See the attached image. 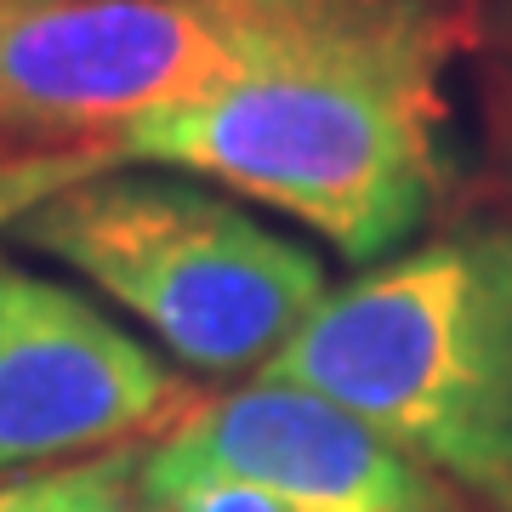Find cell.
Instances as JSON below:
<instances>
[{
	"label": "cell",
	"instance_id": "obj_1",
	"mask_svg": "<svg viewBox=\"0 0 512 512\" xmlns=\"http://www.w3.org/2000/svg\"><path fill=\"white\" fill-rule=\"evenodd\" d=\"M444 63V12L365 0L279 63L126 126L114 154L285 211L370 268L416 245L444 194Z\"/></svg>",
	"mask_w": 512,
	"mask_h": 512
},
{
	"label": "cell",
	"instance_id": "obj_2",
	"mask_svg": "<svg viewBox=\"0 0 512 512\" xmlns=\"http://www.w3.org/2000/svg\"><path fill=\"white\" fill-rule=\"evenodd\" d=\"M256 376L342 404L484 512H512V234L461 228L359 268Z\"/></svg>",
	"mask_w": 512,
	"mask_h": 512
},
{
	"label": "cell",
	"instance_id": "obj_3",
	"mask_svg": "<svg viewBox=\"0 0 512 512\" xmlns=\"http://www.w3.org/2000/svg\"><path fill=\"white\" fill-rule=\"evenodd\" d=\"M6 239L63 262L205 376L262 370L330 291L313 245L165 165H103L23 211Z\"/></svg>",
	"mask_w": 512,
	"mask_h": 512
},
{
	"label": "cell",
	"instance_id": "obj_4",
	"mask_svg": "<svg viewBox=\"0 0 512 512\" xmlns=\"http://www.w3.org/2000/svg\"><path fill=\"white\" fill-rule=\"evenodd\" d=\"M365 0H0V131L114 143L245 80Z\"/></svg>",
	"mask_w": 512,
	"mask_h": 512
},
{
	"label": "cell",
	"instance_id": "obj_5",
	"mask_svg": "<svg viewBox=\"0 0 512 512\" xmlns=\"http://www.w3.org/2000/svg\"><path fill=\"white\" fill-rule=\"evenodd\" d=\"M194 393L86 291L0 251V478L177 427Z\"/></svg>",
	"mask_w": 512,
	"mask_h": 512
},
{
	"label": "cell",
	"instance_id": "obj_6",
	"mask_svg": "<svg viewBox=\"0 0 512 512\" xmlns=\"http://www.w3.org/2000/svg\"><path fill=\"white\" fill-rule=\"evenodd\" d=\"M160 444L268 490L291 512H484L370 421L274 376L194 399Z\"/></svg>",
	"mask_w": 512,
	"mask_h": 512
},
{
	"label": "cell",
	"instance_id": "obj_7",
	"mask_svg": "<svg viewBox=\"0 0 512 512\" xmlns=\"http://www.w3.org/2000/svg\"><path fill=\"white\" fill-rule=\"evenodd\" d=\"M137 495L148 501V512H291L256 484H239L200 461L171 456L160 439L137 456Z\"/></svg>",
	"mask_w": 512,
	"mask_h": 512
},
{
	"label": "cell",
	"instance_id": "obj_8",
	"mask_svg": "<svg viewBox=\"0 0 512 512\" xmlns=\"http://www.w3.org/2000/svg\"><path fill=\"white\" fill-rule=\"evenodd\" d=\"M103 165H120L114 143H69V148H18L0 154V239L18 228L23 211H35L40 200H52L57 188L92 177Z\"/></svg>",
	"mask_w": 512,
	"mask_h": 512
},
{
	"label": "cell",
	"instance_id": "obj_9",
	"mask_svg": "<svg viewBox=\"0 0 512 512\" xmlns=\"http://www.w3.org/2000/svg\"><path fill=\"white\" fill-rule=\"evenodd\" d=\"M137 456L143 450H103L74 467H52V512H148L137 495Z\"/></svg>",
	"mask_w": 512,
	"mask_h": 512
},
{
	"label": "cell",
	"instance_id": "obj_10",
	"mask_svg": "<svg viewBox=\"0 0 512 512\" xmlns=\"http://www.w3.org/2000/svg\"><path fill=\"white\" fill-rule=\"evenodd\" d=\"M0 512H52V467L23 478H0Z\"/></svg>",
	"mask_w": 512,
	"mask_h": 512
}]
</instances>
